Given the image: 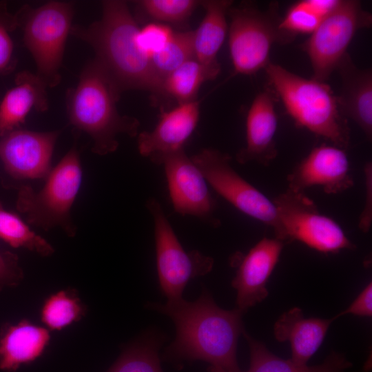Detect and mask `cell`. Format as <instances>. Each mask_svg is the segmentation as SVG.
I'll return each mask as SVG.
<instances>
[{"instance_id":"obj_1","label":"cell","mask_w":372,"mask_h":372,"mask_svg":"<svg viewBox=\"0 0 372 372\" xmlns=\"http://www.w3.org/2000/svg\"><path fill=\"white\" fill-rule=\"evenodd\" d=\"M146 307L167 316L174 324L175 338L165 349V359L203 360L210 366L240 369L236 349L244 329L243 313L238 309L220 308L206 288L194 301L182 298L165 304L147 302Z\"/></svg>"},{"instance_id":"obj_2","label":"cell","mask_w":372,"mask_h":372,"mask_svg":"<svg viewBox=\"0 0 372 372\" xmlns=\"http://www.w3.org/2000/svg\"><path fill=\"white\" fill-rule=\"evenodd\" d=\"M138 30L126 1L106 0L99 20L87 26L72 25L70 34L92 48L121 92L137 90L162 96V81L138 45Z\"/></svg>"},{"instance_id":"obj_3","label":"cell","mask_w":372,"mask_h":372,"mask_svg":"<svg viewBox=\"0 0 372 372\" xmlns=\"http://www.w3.org/2000/svg\"><path fill=\"white\" fill-rule=\"evenodd\" d=\"M121 92L101 64L94 58L81 71L76 85L67 93L70 123L92 138V150L104 156L118 147L121 134L137 136L140 123L121 115L117 109Z\"/></svg>"},{"instance_id":"obj_4","label":"cell","mask_w":372,"mask_h":372,"mask_svg":"<svg viewBox=\"0 0 372 372\" xmlns=\"http://www.w3.org/2000/svg\"><path fill=\"white\" fill-rule=\"evenodd\" d=\"M272 91L282 101L296 125L346 149L350 128L331 87L326 82L300 76L269 62L265 68Z\"/></svg>"},{"instance_id":"obj_5","label":"cell","mask_w":372,"mask_h":372,"mask_svg":"<svg viewBox=\"0 0 372 372\" xmlns=\"http://www.w3.org/2000/svg\"><path fill=\"white\" fill-rule=\"evenodd\" d=\"M229 48L234 74L252 75L269 64L275 43L285 45L296 35L280 27L282 17L277 1L262 11L252 3L230 7Z\"/></svg>"},{"instance_id":"obj_6","label":"cell","mask_w":372,"mask_h":372,"mask_svg":"<svg viewBox=\"0 0 372 372\" xmlns=\"http://www.w3.org/2000/svg\"><path fill=\"white\" fill-rule=\"evenodd\" d=\"M82 176L79 152L74 146L52 168L40 191L35 192L28 185L20 187L17 209L31 225L46 231L59 227L68 236H74L76 228L70 211L79 192Z\"/></svg>"},{"instance_id":"obj_7","label":"cell","mask_w":372,"mask_h":372,"mask_svg":"<svg viewBox=\"0 0 372 372\" xmlns=\"http://www.w3.org/2000/svg\"><path fill=\"white\" fill-rule=\"evenodd\" d=\"M74 4L50 1L37 8L24 6L17 12L23 43L32 55L37 75L48 87L61 81L60 68L70 34Z\"/></svg>"},{"instance_id":"obj_8","label":"cell","mask_w":372,"mask_h":372,"mask_svg":"<svg viewBox=\"0 0 372 372\" xmlns=\"http://www.w3.org/2000/svg\"><path fill=\"white\" fill-rule=\"evenodd\" d=\"M146 207L154 222L160 288L167 302L176 301L183 298V291L189 280L211 271L214 259L198 251L184 249L156 198H149Z\"/></svg>"},{"instance_id":"obj_9","label":"cell","mask_w":372,"mask_h":372,"mask_svg":"<svg viewBox=\"0 0 372 372\" xmlns=\"http://www.w3.org/2000/svg\"><path fill=\"white\" fill-rule=\"evenodd\" d=\"M272 201L282 227V242L297 240L322 253L355 248L340 225L321 214L304 192L287 189Z\"/></svg>"},{"instance_id":"obj_10","label":"cell","mask_w":372,"mask_h":372,"mask_svg":"<svg viewBox=\"0 0 372 372\" xmlns=\"http://www.w3.org/2000/svg\"><path fill=\"white\" fill-rule=\"evenodd\" d=\"M371 24V14L359 1L340 0L302 45L311 64L312 79L326 82L347 54L355 33Z\"/></svg>"},{"instance_id":"obj_11","label":"cell","mask_w":372,"mask_h":372,"mask_svg":"<svg viewBox=\"0 0 372 372\" xmlns=\"http://www.w3.org/2000/svg\"><path fill=\"white\" fill-rule=\"evenodd\" d=\"M191 158L220 196L243 214L271 227L275 238L282 241V227L273 201L234 170L228 154L204 148Z\"/></svg>"},{"instance_id":"obj_12","label":"cell","mask_w":372,"mask_h":372,"mask_svg":"<svg viewBox=\"0 0 372 372\" xmlns=\"http://www.w3.org/2000/svg\"><path fill=\"white\" fill-rule=\"evenodd\" d=\"M170 200L182 216H192L214 227L220 225L215 216L216 203L203 173L184 149L163 158Z\"/></svg>"},{"instance_id":"obj_13","label":"cell","mask_w":372,"mask_h":372,"mask_svg":"<svg viewBox=\"0 0 372 372\" xmlns=\"http://www.w3.org/2000/svg\"><path fill=\"white\" fill-rule=\"evenodd\" d=\"M59 130L35 132L17 129L1 137L0 159L17 179H45Z\"/></svg>"},{"instance_id":"obj_14","label":"cell","mask_w":372,"mask_h":372,"mask_svg":"<svg viewBox=\"0 0 372 372\" xmlns=\"http://www.w3.org/2000/svg\"><path fill=\"white\" fill-rule=\"evenodd\" d=\"M346 149L322 143L314 147L288 174V189L303 192L318 186L329 194L342 193L353 186Z\"/></svg>"},{"instance_id":"obj_15","label":"cell","mask_w":372,"mask_h":372,"mask_svg":"<svg viewBox=\"0 0 372 372\" xmlns=\"http://www.w3.org/2000/svg\"><path fill=\"white\" fill-rule=\"evenodd\" d=\"M200 103L196 99L178 104L167 111L162 110L155 127L137 135L140 154L160 165L165 156L183 149L185 143L198 125Z\"/></svg>"},{"instance_id":"obj_16","label":"cell","mask_w":372,"mask_h":372,"mask_svg":"<svg viewBox=\"0 0 372 372\" xmlns=\"http://www.w3.org/2000/svg\"><path fill=\"white\" fill-rule=\"evenodd\" d=\"M284 242L264 237L242 256L231 281L236 307L243 313L268 296L267 281L276 266Z\"/></svg>"},{"instance_id":"obj_17","label":"cell","mask_w":372,"mask_h":372,"mask_svg":"<svg viewBox=\"0 0 372 372\" xmlns=\"http://www.w3.org/2000/svg\"><path fill=\"white\" fill-rule=\"evenodd\" d=\"M275 94L266 89L253 100L246 118V145L236 155L240 164L255 161L267 166L278 155Z\"/></svg>"},{"instance_id":"obj_18","label":"cell","mask_w":372,"mask_h":372,"mask_svg":"<svg viewBox=\"0 0 372 372\" xmlns=\"http://www.w3.org/2000/svg\"><path fill=\"white\" fill-rule=\"evenodd\" d=\"M50 342V331L27 319L0 327V370L16 372L40 358Z\"/></svg>"},{"instance_id":"obj_19","label":"cell","mask_w":372,"mask_h":372,"mask_svg":"<svg viewBox=\"0 0 372 372\" xmlns=\"http://www.w3.org/2000/svg\"><path fill=\"white\" fill-rule=\"evenodd\" d=\"M342 89L337 96L343 116L353 121L369 140L372 136V72L358 68L347 53L338 63Z\"/></svg>"},{"instance_id":"obj_20","label":"cell","mask_w":372,"mask_h":372,"mask_svg":"<svg viewBox=\"0 0 372 372\" xmlns=\"http://www.w3.org/2000/svg\"><path fill=\"white\" fill-rule=\"evenodd\" d=\"M48 86L37 75L25 70L18 73L14 85L9 89L0 101V136L19 129L30 112L48 110Z\"/></svg>"},{"instance_id":"obj_21","label":"cell","mask_w":372,"mask_h":372,"mask_svg":"<svg viewBox=\"0 0 372 372\" xmlns=\"http://www.w3.org/2000/svg\"><path fill=\"white\" fill-rule=\"evenodd\" d=\"M333 318H304L299 307L284 313L276 322L274 335L279 342H289L291 360L307 364L322 344Z\"/></svg>"},{"instance_id":"obj_22","label":"cell","mask_w":372,"mask_h":372,"mask_svg":"<svg viewBox=\"0 0 372 372\" xmlns=\"http://www.w3.org/2000/svg\"><path fill=\"white\" fill-rule=\"evenodd\" d=\"M232 3L229 0L201 1L205 14L198 28L193 30L194 59L216 77L220 72L217 54L227 35L226 15Z\"/></svg>"},{"instance_id":"obj_23","label":"cell","mask_w":372,"mask_h":372,"mask_svg":"<svg viewBox=\"0 0 372 372\" xmlns=\"http://www.w3.org/2000/svg\"><path fill=\"white\" fill-rule=\"evenodd\" d=\"M242 333L250 351V366L246 372H346L351 366V363L342 353L336 352H332L320 364H298L291 359L284 360L275 355L245 329Z\"/></svg>"},{"instance_id":"obj_24","label":"cell","mask_w":372,"mask_h":372,"mask_svg":"<svg viewBox=\"0 0 372 372\" xmlns=\"http://www.w3.org/2000/svg\"><path fill=\"white\" fill-rule=\"evenodd\" d=\"M165 340L156 330L146 331L123 348L106 372H163L158 351Z\"/></svg>"},{"instance_id":"obj_25","label":"cell","mask_w":372,"mask_h":372,"mask_svg":"<svg viewBox=\"0 0 372 372\" xmlns=\"http://www.w3.org/2000/svg\"><path fill=\"white\" fill-rule=\"evenodd\" d=\"M87 307L74 288H66L48 296L40 310V319L50 331H61L81 321Z\"/></svg>"},{"instance_id":"obj_26","label":"cell","mask_w":372,"mask_h":372,"mask_svg":"<svg viewBox=\"0 0 372 372\" xmlns=\"http://www.w3.org/2000/svg\"><path fill=\"white\" fill-rule=\"evenodd\" d=\"M216 77L195 59L184 63L162 81V96L176 100L178 104L196 100L202 84Z\"/></svg>"},{"instance_id":"obj_27","label":"cell","mask_w":372,"mask_h":372,"mask_svg":"<svg viewBox=\"0 0 372 372\" xmlns=\"http://www.w3.org/2000/svg\"><path fill=\"white\" fill-rule=\"evenodd\" d=\"M0 239L14 248H23L42 257L54 253L52 245L32 231L17 214L4 209L0 203Z\"/></svg>"},{"instance_id":"obj_28","label":"cell","mask_w":372,"mask_h":372,"mask_svg":"<svg viewBox=\"0 0 372 372\" xmlns=\"http://www.w3.org/2000/svg\"><path fill=\"white\" fill-rule=\"evenodd\" d=\"M149 59L154 73L163 81L184 63L194 59L193 31L175 32L171 41Z\"/></svg>"},{"instance_id":"obj_29","label":"cell","mask_w":372,"mask_h":372,"mask_svg":"<svg viewBox=\"0 0 372 372\" xmlns=\"http://www.w3.org/2000/svg\"><path fill=\"white\" fill-rule=\"evenodd\" d=\"M201 1L141 0L137 3L151 18L159 23L178 24L186 21Z\"/></svg>"},{"instance_id":"obj_30","label":"cell","mask_w":372,"mask_h":372,"mask_svg":"<svg viewBox=\"0 0 372 372\" xmlns=\"http://www.w3.org/2000/svg\"><path fill=\"white\" fill-rule=\"evenodd\" d=\"M19 26L17 12H10L6 3L0 2V74L9 73L16 65L11 33Z\"/></svg>"},{"instance_id":"obj_31","label":"cell","mask_w":372,"mask_h":372,"mask_svg":"<svg viewBox=\"0 0 372 372\" xmlns=\"http://www.w3.org/2000/svg\"><path fill=\"white\" fill-rule=\"evenodd\" d=\"M322 19L309 9L303 1L294 3L282 17V29L294 34H312Z\"/></svg>"},{"instance_id":"obj_32","label":"cell","mask_w":372,"mask_h":372,"mask_svg":"<svg viewBox=\"0 0 372 372\" xmlns=\"http://www.w3.org/2000/svg\"><path fill=\"white\" fill-rule=\"evenodd\" d=\"M174 33L169 25L154 22L139 28L136 40L140 48L150 58L171 41Z\"/></svg>"},{"instance_id":"obj_33","label":"cell","mask_w":372,"mask_h":372,"mask_svg":"<svg viewBox=\"0 0 372 372\" xmlns=\"http://www.w3.org/2000/svg\"><path fill=\"white\" fill-rule=\"evenodd\" d=\"M23 278L24 273L17 255L0 251V291L19 286Z\"/></svg>"},{"instance_id":"obj_34","label":"cell","mask_w":372,"mask_h":372,"mask_svg":"<svg viewBox=\"0 0 372 372\" xmlns=\"http://www.w3.org/2000/svg\"><path fill=\"white\" fill-rule=\"evenodd\" d=\"M369 317L372 315V285L369 283L359 293L351 304L337 316L332 318L333 321L344 315Z\"/></svg>"},{"instance_id":"obj_35","label":"cell","mask_w":372,"mask_h":372,"mask_svg":"<svg viewBox=\"0 0 372 372\" xmlns=\"http://www.w3.org/2000/svg\"><path fill=\"white\" fill-rule=\"evenodd\" d=\"M365 202L363 210L360 216L358 227L364 233H367L372 222V165L366 163L364 168Z\"/></svg>"},{"instance_id":"obj_36","label":"cell","mask_w":372,"mask_h":372,"mask_svg":"<svg viewBox=\"0 0 372 372\" xmlns=\"http://www.w3.org/2000/svg\"><path fill=\"white\" fill-rule=\"evenodd\" d=\"M304 5L322 20L339 4L340 0H302Z\"/></svg>"},{"instance_id":"obj_37","label":"cell","mask_w":372,"mask_h":372,"mask_svg":"<svg viewBox=\"0 0 372 372\" xmlns=\"http://www.w3.org/2000/svg\"><path fill=\"white\" fill-rule=\"evenodd\" d=\"M209 372H242L239 370H229L219 366H210L209 368Z\"/></svg>"}]
</instances>
